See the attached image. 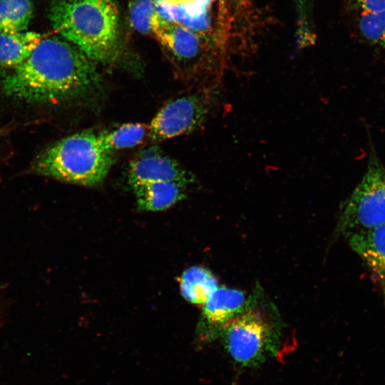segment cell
<instances>
[{
  "label": "cell",
  "instance_id": "obj_1",
  "mask_svg": "<svg viewBox=\"0 0 385 385\" xmlns=\"http://www.w3.org/2000/svg\"><path fill=\"white\" fill-rule=\"evenodd\" d=\"M5 95L34 104L93 99L101 92L96 64L57 37L41 38L29 57L1 81Z\"/></svg>",
  "mask_w": 385,
  "mask_h": 385
},
{
  "label": "cell",
  "instance_id": "obj_2",
  "mask_svg": "<svg viewBox=\"0 0 385 385\" xmlns=\"http://www.w3.org/2000/svg\"><path fill=\"white\" fill-rule=\"evenodd\" d=\"M48 16L55 31L96 64L120 62L118 12L112 0H56Z\"/></svg>",
  "mask_w": 385,
  "mask_h": 385
},
{
  "label": "cell",
  "instance_id": "obj_3",
  "mask_svg": "<svg viewBox=\"0 0 385 385\" xmlns=\"http://www.w3.org/2000/svg\"><path fill=\"white\" fill-rule=\"evenodd\" d=\"M97 135L83 131L63 138L36 156L32 171L68 183L95 186L106 178L113 163Z\"/></svg>",
  "mask_w": 385,
  "mask_h": 385
},
{
  "label": "cell",
  "instance_id": "obj_4",
  "mask_svg": "<svg viewBox=\"0 0 385 385\" xmlns=\"http://www.w3.org/2000/svg\"><path fill=\"white\" fill-rule=\"evenodd\" d=\"M257 296L222 332L225 346L235 363L251 367L278 354L279 327L257 304Z\"/></svg>",
  "mask_w": 385,
  "mask_h": 385
},
{
  "label": "cell",
  "instance_id": "obj_5",
  "mask_svg": "<svg viewBox=\"0 0 385 385\" xmlns=\"http://www.w3.org/2000/svg\"><path fill=\"white\" fill-rule=\"evenodd\" d=\"M385 222V166L373 148L366 172L342 206L339 227L348 235Z\"/></svg>",
  "mask_w": 385,
  "mask_h": 385
},
{
  "label": "cell",
  "instance_id": "obj_6",
  "mask_svg": "<svg viewBox=\"0 0 385 385\" xmlns=\"http://www.w3.org/2000/svg\"><path fill=\"white\" fill-rule=\"evenodd\" d=\"M220 101L217 86L194 88L167 102L153 118L148 135L162 141L199 128Z\"/></svg>",
  "mask_w": 385,
  "mask_h": 385
},
{
  "label": "cell",
  "instance_id": "obj_7",
  "mask_svg": "<svg viewBox=\"0 0 385 385\" xmlns=\"http://www.w3.org/2000/svg\"><path fill=\"white\" fill-rule=\"evenodd\" d=\"M242 291L225 287H217L203 304L197 327V337L200 343L212 341L220 337L230 321L250 304Z\"/></svg>",
  "mask_w": 385,
  "mask_h": 385
},
{
  "label": "cell",
  "instance_id": "obj_8",
  "mask_svg": "<svg viewBox=\"0 0 385 385\" xmlns=\"http://www.w3.org/2000/svg\"><path fill=\"white\" fill-rule=\"evenodd\" d=\"M128 181L132 188L152 181L177 182L188 185L195 179L175 160L152 148L143 151L130 163Z\"/></svg>",
  "mask_w": 385,
  "mask_h": 385
},
{
  "label": "cell",
  "instance_id": "obj_9",
  "mask_svg": "<svg viewBox=\"0 0 385 385\" xmlns=\"http://www.w3.org/2000/svg\"><path fill=\"white\" fill-rule=\"evenodd\" d=\"M156 6H177L175 19L180 24L205 38L213 29L217 0H150Z\"/></svg>",
  "mask_w": 385,
  "mask_h": 385
},
{
  "label": "cell",
  "instance_id": "obj_10",
  "mask_svg": "<svg viewBox=\"0 0 385 385\" xmlns=\"http://www.w3.org/2000/svg\"><path fill=\"white\" fill-rule=\"evenodd\" d=\"M348 240L372 272L385 282V222L351 232Z\"/></svg>",
  "mask_w": 385,
  "mask_h": 385
},
{
  "label": "cell",
  "instance_id": "obj_11",
  "mask_svg": "<svg viewBox=\"0 0 385 385\" xmlns=\"http://www.w3.org/2000/svg\"><path fill=\"white\" fill-rule=\"evenodd\" d=\"M188 185L170 181L147 182L132 188L138 207L144 211H161L185 196Z\"/></svg>",
  "mask_w": 385,
  "mask_h": 385
},
{
  "label": "cell",
  "instance_id": "obj_12",
  "mask_svg": "<svg viewBox=\"0 0 385 385\" xmlns=\"http://www.w3.org/2000/svg\"><path fill=\"white\" fill-rule=\"evenodd\" d=\"M42 37L35 31L0 33V66L14 68L31 55Z\"/></svg>",
  "mask_w": 385,
  "mask_h": 385
},
{
  "label": "cell",
  "instance_id": "obj_13",
  "mask_svg": "<svg viewBox=\"0 0 385 385\" xmlns=\"http://www.w3.org/2000/svg\"><path fill=\"white\" fill-rule=\"evenodd\" d=\"M180 287L183 297L188 302L203 305L217 287V281L208 270L192 267L183 273Z\"/></svg>",
  "mask_w": 385,
  "mask_h": 385
},
{
  "label": "cell",
  "instance_id": "obj_14",
  "mask_svg": "<svg viewBox=\"0 0 385 385\" xmlns=\"http://www.w3.org/2000/svg\"><path fill=\"white\" fill-rule=\"evenodd\" d=\"M33 13L31 0H0V33L26 31Z\"/></svg>",
  "mask_w": 385,
  "mask_h": 385
},
{
  "label": "cell",
  "instance_id": "obj_15",
  "mask_svg": "<svg viewBox=\"0 0 385 385\" xmlns=\"http://www.w3.org/2000/svg\"><path fill=\"white\" fill-rule=\"evenodd\" d=\"M149 128L145 124L130 123L116 129L104 131L97 135L102 147L113 153V150L133 148L141 143L148 133Z\"/></svg>",
  "mask_w": 385,
  "mask_h": 385
},
{
  "label": "cell",
  "instance_id": "obj_16",
  "mask_svg": "<svg viewBox=\"0 0 385 385\" xmlns=\"http://www.w3.org/2000/svg\"><path fill=\"white\" fill-rule=\"evenodd\" d=\"M359 29L367 43L385 53V11L360 13Z\"/></svg>",
  "mask_w": 385,
  "mask_h": 385
},
{
  "label": "cell",
  "instance_id": "obj_17",
  "mask_svg": "<svg viewBox=\"0 0 385 385\" xmlns=\"http://www.w3.org/2000/svg\"><path fill=\"white\" fill-rule=\"evenodd\" d=\"M157 11L156 6L150 0H137L130 9V23L141 34L150 33V19Z\"/></svg>",
  "mask_w": 385,
  "mask_h": 385
},
{
  "label": "cell",
  "instance_id": "obj_18",
  "mask_svg": "<svg viewBox=\"0 0 385 385\" xmlns=\"http://www.w3.org/2000/svg\"><path fill=\"white\" fill-rule=\"evenodd\" d=\"M360 13H377L385 11V0H354Z\"/></svg>",
  "mask_w": 385,
  "mask_h": 385
},
{
  "label": "cell",
  "instance_id": "obj_19",
  "mask_svg": "<svg viewBox=\"0 0 385 385\" xmlns=\"http://www.w3.org/2000/svg\"><path fill=\"white\" fill-rule=\"evenodd\" d=\"M294 1L296 2L297 6L299 13V16H300V18H301V21L302 22V31L304 32L305 30L307 31L306 27H305V24H307L306 23V19H307L306 14H307V11L308 3H309V1L310 0H294Z\"/></svg>",
  "mask_w": 385,
  "mask_h": 385
},
{
  "label": "cell",
  "instance_id": "obj_20",
  "mask_svg": "<svg viewBox=\"0 0 385 385\" xmlns=\"http://www.w3.org/2000/svg\"><path fill=\"white\" fill-rule=\"evenodd\" d=\"M384 285H385V282H384ZM384 291H385V288H384Z\"/></svg>",
  "mask_w": 385,
  "mask_h": 385
}]
</instances>
